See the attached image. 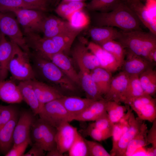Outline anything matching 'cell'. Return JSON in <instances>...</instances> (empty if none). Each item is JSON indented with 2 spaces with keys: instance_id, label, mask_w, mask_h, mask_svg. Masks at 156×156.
Listing matches in <instances>:
<instances>
[{
  "instance_id": "52",
  "label": "cell",
  "mask_w": 156,
  "mask_h": 156,
  "mask_svg": "<svg viewBox=\"0 0 156 156\" xmlns=\"http://www.w3.org/2000/svg\"><path fill=\"white\" fill-rule=\"evenodd\" d=\"M85 0H62L61 3H65L70 2H83Z\"/></svg>"
},
{
  "instance_id": "5",
  "label": "cell",
  "mask_w": 156,
  "mask_h": 156,
  "mask_svg": "<svg viewBox=\"0 0 156 156\" xmlns=\"http://www.w3.org/2000/svg\"><path fill=\"white\" fill-rule=\"evenodd\" d=\"M38 114L42 120L56 128L63 123L73 120L60 99L44 104Z\"/></svg>"
},
{
  "instance_id": "54",
  "label": "cell",
  "mask_w": 156,
  "mask_h": 156,
  "mask_svg": "<svg viewBox=\"0 0 156 156\" xmlns=\"http://www.w3.org/2000/svg\"><path fill=\"white\" fill-rule=\"evenodd\" d=\"M141 0H129L128 1H127V2H128L129 1H140ZM147 1H153V0H146Z\"/></svg>"
},
{
  "instance_id": "24",
  "label": "cell",
  "mask_w": 156,
  "mask_h": 156,
  "mask_svg": "<svg viewBox=\"0 0 156 156\" xmlns=\"http://www.w3.org/2000/svg\"><path fill=\"white\" fill-rule=\"evenodd\" d=\"M64 107L74 118L84 111L94 101L88 98L64 96L60 99Z\"/></svg>"
},
{
  "instance_id": "28",
  "label": "cell",
  "mask_w": 156,
  "mask_h": 156,
  "mask_svg": "<svg viewBox=\"0 0 156 156\" xmlns=\"http://www.w3.org/2000/svg\"><path fill=\"white\" fill-rule=\"evenodd\" d=\"M90 74L100 94L103 96L107 94L109 89L112 77V73L101 67L91 71Z\"/></svg>"
},
{
  "instance_id": "49",
  "label": "cell",
  "mask_w": 156,
  "mask_h": 156,
  "mask_svg": "<svg viewBox=\"0 0 156 156\" xmlns=\"http://www.w3.org/2000/svg\"><path fill=\"white\" fill-rule=\"evenodd\" d=\"M44 151L40 146L33 144L31 148L23 156H43L45 155Z\"/></svg>"
},
{
  "instance_id": "30",
  "label": "cell",
  "mask_w": 156,
  "mask_h": 156,
  "mask_svg": "<svg viewBox=\"0 0 156 156\" xmlns=\"http://www.w3.org/2000/svg\"><path fill=\"white\" fill-rule=\"evenodd\" d=\"M38 119L42 132V148L48 151L57 148L55 140L56 128L40 118Z\"/></svg>"
},
{
  "instance_id": "40",
  "label": "cell",
  "mask_w": 156,
  "mask_h": 156,
  "mask_svg": "<svg viewBox=\"0 0 156 156\" xmlns=\"http://www.w3.org/2000/svg\"><path fill=\"white\" fill-rule=\"evenodd\" d=\"M18 8L37 10L36 7L23 0H0L1 12H10L12 10Z\"/></svg>"
},
{
  "instance_id": "17",
  "label": "cell",
  "mask_w": 156,
  "mask_h": 156,
  "mask_svg": "<svg viewBox=\"0 0 156 156\" xmlns=\"http://www.w3.org/2000/svg\"><path fill=\"white\" fill-rule=\"evenodd\" d=\"M71 28L67 21L54 16H46L43 22L41 32L45 38L57 36Z\"/></svg>"
},
{
  "instance_id": "57",
  "label": "cell",
  "mask_w": 156,
  "mask_h": 156,
  "mask_svg": "<svg viewBox=\"0 0 156 156\" xmlns=\"http://www.w3.org/2000/svg\"><path fill=\"white\" fill-rule=\"evenodd\" d=\"M1 33L0 32V40L1 38Z\"/></svg>"
},
{
  "instance_id": "48",
  "label": "cell",
  "mask_w": 156,
  "mask_h": 156,
  "mask_svg": "<svg viewBox=\"0 0 156 156\" xmlns=\"http://www.w3.org/2000/svg\"><path fill=\"white\" fill-rule=\"evenodd\" d=\"M152 123L151 127L147 132V140L149 144H151L152 147L156 149V119Z\"/></svg>"
},
{
  "instance_id": "20",
  "label": "cell",
  "mask_w": 156,
  "mask_h": 156,
  "mask_svg": "<svg viewBox=\"0 0 156 156\" xmlns=\"http://www.w3.org/2000/svg\"><path fill=\"white\" fill-rule=\"evenodd\" d=\"M125 2L141 22L149 29L151 32L156 35L155 20H153L151 17L146 6L140 1H129Z\"/></svg>"
},
{
  "instance_id": "41",
  "label": "cell",
  "mask_w": 156,
  "mask_h": 156,
  "mask_svg": "<svg viewBox=\"0 0 156 156\" xmlns=\"http://www.w3.org/2000/svg\"><path fill=\"white\" fill-rule=\"evenodd\" d=\"M91 123L96 128L112 137L113 124L110 121L107 113Z\"/></svg>"
},
{
  "instance_id": "7",
  "label": "cell",
  "mask_w": 156,
  "mask_h": 156,
  "mask_svg": "<svg viewBox=\"0 0 156 156\" xmlns=\"http://www.w3.org/2000/svg\"><path fill=\"white\" fill-rule=\"evenodd\" d=\"M123 103L130 107L141 120L152 123L156 119V100L153 96L144 94Z\"/></svg>"
},
{
  "instance_id": "4",
  "label": "cell",
  "mask_w": 156,
  "mask_h": 156,
  "mask_svg": "<svg viewBox=\"0 0 156 156\" xmlns=\"http://www.w3.org/2000/svg\"><path fill=\"white\" fill-rule=\"evenodd\" d=\"M30 56L15 44L8 67V71L14 79L20 81L36 79V73L30 63Z\"/></svg>"
},
{
  "instance_id": "14",
  "label": "cell",
  "mask_w": 156,
  "mask_h": 156,
  "mask_svg": "<svg viewBox=\"0 0 156 156\" xmlns=\"http://www.w3.org/2000/svg\"><path fill=\"white\" fill-rule=\"evenodd\" d=\"M87 45L89 50L98 58L101 68L112 73L121 67L114 57L100 45L92 41L90 42Z\"/></svg>"
},
{
  "instance_id": "35",
  "label": "cell",
  "mask_w": 156,
  "mask_h": 156,
  "mask_svg": "<svg viewBox=\"0 0 156 156\" xmlns=\"http://www.w3.org/2000/svg\"><path fill=\"white\" fill-rule=\"evenodd\" d=\"M100 46L114 57L121 67L125 60L126 51L121 44L115 40H112L106 42Z\"/></svg>"
},
{
  "instance_id": "34",
  "label": "cell",
  "mask_w": 156,
  "mask_h": 156,
  "mask_svg": "<svg viewBox=\"0 0 156 156\" xmlns=\"http://www.w3.org/2000/svg\"><path fill=\"white\" fill-rule=\"evenodd\" d=\"M144 94L140 81L139 75H130L121 102L123 103L127 99L138 97Z\"/></svg>"
},
{
  "instance_id": "15",
  "label": "cell",
  "mask_w": 156,
  "mask_h": 156,
  "mask_svg": "<svg viewBox=\"0 0 156 156\" xmlns=\"http://www.w3.org/2000/svg\"><path fill=\"white\" fill-rule=\"evenodd\" d=\"M130 75L122 71L112 77L109 89L104 98L120 103L127 88Z\"/></svg>"
},
{
  "instance_id": "26",
  "label": "cell",
  "mask_w": 156,
  "mask_h": 156,
  "mask_svg": "<svg viewBox=\"0 0 156 156\" xmlns=\"http://www.w3.org/2000/svg\"><path fill=\"white\" fill-rule=\"evenodd\" d=\"M17 115L0 128V151L5 155L12 147L13 135Z\"/></svg>"
},
{
  "instance_id": "51",
  "label": "cell",
  "mask_w": 156,
  "mask_h": 156,
  "mask_svg": "<svg viewBox=\"0 0 156 156\" xmlns=\"http://www.w3.org/2000/svg\"><path fill=\"white\" fill-rule=\"evenodd\" d=\"M63 154L61 153L57 148L48 151L46 155L47 156H62Z\"/></svg>"
},
{
  "instance_id": "8",
  "label": "cell",
  "mask_w": 156,
  "mask_h": 156,
  "mask_svg": "<svg viewBox=\"0 0 156 156\" xmlns=\"http://www.w3.org/2000/svg\"><path fill=\"white\" fill-rule=\"evenodd\" d=\"M0 32L8 36L11 41L30 55V49L26 44L17 20L8 12H0Z\"/></svg>"
},
{
  "instance_id": "2",
  "label": "cell",
  "mask_w": 156,
  "mask_h": 156,
  "mask_svg": "<svg viewBox=\"0 0 156 156\" xmlns=\"http://www.w3.org/2000/svg\"><path fill=\"white\" fill-rule=\"evenodd\" d=\"M116 40L121 44L126 51L146 60L149 53L156 49V35L142 30L120 31Z\"/></svg>"
},
{
  "instance_id": "1",
  "label": "cell",
  "mask_w": 156,
  "mask_h": 156,
  "mask_svg": "<svg viewBox=\"0 0 156 156\" xmlns=\"http://www.w3.org/2000/svg\"><path fill=\"white\" fill-rule=\"evenodd\" d=\"M90 18L94 26L116 27L124 31L142 30L141 23L126 3L120 1L107 12H92Z\"/></svg>"
},
{
  "instance_id": "39",
  "label": "cell",
  "mask_w": 156,
  "mask_h": 156,
  "mask_svg": "<svg viewBox=\"0 0 156 156\" xmlns=\"http://www.w3.org/2000/svg\"><path fill=\"white\" fill-rule=\"evenodd\" d=\"M68 152L70 156H89L86 139L79 132Z\"/></svg>"
},
{
  "instance_id": "9",
  "label": "cell",
  "mask_w": 156,
  "mask_h": 156,
  "mask_svg": "<svg viewBox=\"0 0 156 156\" xmlns=\"http://www.w3.org/2000/svg\"><path fill=\"white\" fill-rule=\"evenodd\" d=\"M87 45L86 41L80 40L73 47L71 54L80 70L90 71L101 67L98 58L89 50Z\"/></svg>"
},
{
  "instance_id": "19",
  "label": "cell",
  "mask_w": 156,
  "mask_h": 156,
  "mask_svg": "<svg viewBox=\"0 0 156 156\" xmlns=\"http://www.w3.org/2000/svg\"><path fill=\"white\" fill-rule=\"evenodd\" d=\"M46 58L56 65L76 84L80 85L78 73L75 69L70 59L64 53H57Z\"/></svg>"
},
{
  "instance_id": "42",
  "label": "cell",
  "mask_w": 156,
  "mask_h": 156,
  "mask_svg": "<svg viewBox=\"0 0 156 156\" xmlns=\"http://www.w3.org/2000/svg\"><path fill=\"white\" fill-rule=\"evenodd\" d=\"M88 146L89 156H111L105 148L100 144L93 141L86 139Z\"/></svg>"
},
{
  "instance_id": "43",
  "label": "cell",
  "mask_w": 156,
  "mask_h": 156,
  "mask_svg": "<svg viewBox=\"0 0 156 156\" xmlns=\"http://www.w3.org/2000/svg\"><path fill=\"white\" fill-rule=\"evenodd\" d=\"M0 112L1 120V127L17 115L16 109L11 105L4 106L0 105Z\"/></svg>"
},
{
  "instance_id": "31",
  "label": "cell",
  "mask_w": 156,
  "mask_h": 156,
  "mask_svg": "<svg viewBox=\"0 0 156 156\" xmlns=\"http://www.w3.org/2000/svg\"><path fill=\"white\" fill-rule=\"evenodd\" d=\"M148 131L146 124L143 122L138 132L128 144L124 156H132L137 150L149 145L146 138Z\"/></svg>"
},
{
  "instance_id": "27",
  "label": "cell",
  "mask_w": 156,
  "mask_h": 156,
  "mask_svg": "<svg viewBox=\"0 0 156 156\" xmlns=\"http://www.w3.org/2000/svg\"><path fill=\"white\" fill-rule=\"evenodd\" d=\"M90 72L80 70L78 73L80 85L85 92L87 98L94 100L104 99L93 81Z\"/></svg>"
},
{
  "instance_id": "11",
  "label": "cell",
  "mask_w": 156,
  "mask_h": 156,
  "mask_svg": "<svg viewBox=\"0 0 156 156\" xmlns=\"http://www.w3.org/2000/svg\"><path fill=\"white\" fill-rule=\"evenodd\" d=\"M78 132L77 128L68 122L63 123L56 128L55 137L56 147L61 153L68 152Z\"/></svg>"
},
{
  "instance_id": "12",
  "label": "cell",
  "mask_w": 156,
  "mask_h": 156,
  "mask_svg": "<svg viewBox=\"0 0 156 156\" xmlns=\"http://www.w3.org/2000/svg\"><path fill=\"white\" fill-rule=\"evenodd\" d=\"M126 59L125 60L121 67L122 71L130 76L139 75L147 69L153 68L155 65L145 58L129 52L126 51Z\"/></svg>"
},
{
  "instance_id": "25",
  "label": "cell",
  "mask_w": 156,
  "mask_h": 156,
  "mask_svg": "<svg viewBox=\"0 0 156 156\" xmlns=\"http://www.w3.org/2000/svg\"><path fill=\"white\" fill-rule=\"evenodd\" d=\"M119 33V31L116 28L108 26H93L88 31L92 42L100 45L110 40H116Z\"/></svg>"
},
{
  "instance_id": "47",
  "label": "cell",
  "mask_w": 156,
  "mask_h": 156,
  "mask_svg": "<svg viewBox=\"0 0 156 156\" xmlns=\"http://www.w3.org/2000/svg\"><path fill=\"white\" fill-rule=\"evenodd\" d=\"M31 129V137L34 142L33 144H37L42 147V132L38 119L35 120L32 126Z\"/></svg>"
},
{
  "instance_id": "44",
  "label": "cell",
  "mask_w": 156,
  "mask_h": 156,
  "mask_svg": "<svg viewBox=\"0 0 156 156\" xmlns=\"http://www.w3.org/2000/svg\"><path fill=\"white\" fill-rule=\"evenodd\" d=\"M84 132L94 140L99 142L104 141L110 137L108 134L96 128L91 123L84 130Z\"/></svg>"
},
{
  "instance_id": "21",
  "label": "cell",
  "mask_w": 156,
  "mask_h": 156,
  "mask_svg": "<svg viewBox=\"0 0 156 156\" xmlns=\"http://www.w3.org/2000/svg\"><path fill=\"white\" fill-rule=\"evenodd\" d=\"M18 86L23 100L29 106L35 116L38 114L44 104L41 103L38 99L30 80L20 81Z\"/></svg>"
},
{
  "instance_id": "56",
  "label": "cell",
  "mask_w": 156,
  "mask_h": 156,
  "mask_svg": "<svg viewBox=\"0 0 156 156\" xmlns=\"http://www.w3.org/2000/svg\"><path fill=\"white\" fill-rule=\"evenodd\" d=\"M128 0H122V1H123L124 2H126L128 1Z\"/></svg>"
},
{
  "instance_id": "6",
  "label": "cell",
  "mask_w": 156,
  "mask_h": 156,
  "mask_svg": "<svg viewBox=\"0 0 156 156\" xmlns=\"http://www.w3.org/2000/svg\"><path fill=\"white\" fill-rule=\"evenodd\" d=\"M10 12L16 15L24 34L41 32L42 24L46 16L44 12L36 9L18 8L12 10Z\"/></svg>"
},
{
  "instance_id": "50",
  "label": "cell",
  "mask_w": 156,
  "mask_h": 156,
  "mask_svg": "<svg viewBox=\"0 0 156 156\" xmlns=\"http://www.w3.org/2000/svg\"><path fill=\"white\" fill-rule=\"evenodd\" d=\"M147 60L155 64L156 62V49L152 51L149 53Z\"/></svg>"
},
{
  "instance_id": "29",
  "label": "cell",
  "mask_w": 156,
  "mask_h": 156,
  "mask_svg": "<svg viewBox=\"0 0 156 156\" xmlns=\"http://www.w3.org/2000/svg\"><path fill=\"white\" fill-rule=\"evenodd\" d=\"M127 111L119 122L113 124L112 136V147L110 153L111 156H114L119 140L128 128L129 119L132 110L129 107Z\"/></svg>"
},
{
  "instance_id": "16",
  "label": "cell",
  "mask_w": 156,
  "mask_h": 156,
  "mask_svg": "<svg viewBox=\"0 0 156 156\" xmlns=\"http://www.w3.org/2000/svg\"><path fill=\"white\" fill-rule=\"evenodd\" d=\"M36 95L40 103L44 104L60 99L64 96L56 87L36 79L30 80Z\"/></svg>"
},
{
  "instance_id": "37",
  "label": "cell",
  "mask_w": 156,
  "mask_h": 156,
  "mask_svg": "<svg viewBox=\"0 0 156 156\" xmlns=\"http://www.w3.org/2000/svg\"><path fill=\"white\" fill-rule=\"evenodd\" d=\"M121 0H92L86 8L91 12H107L112 10Z\"/></svg>"
},
{
  "instance_id": "46",
  "label": "cell",
  "mask_w": 156,
  "mask_h": 156,
  "mask_svg": "<svg viewBox=\"0 0 156 156\" xmlns=\"http://www.w3.org/2000/svg\"><path fill=\"white\" fill-rule=\"evenodd\" d=\"M28 4L43 12L47 11L50 6L55 4V0H23Z\"/></svg>"
},
{
  "instance_id": "23",
  "label": "cell",
  "mask_w": 156,
  "mask_h": 156,
  "mask_svg": "<svg viewBox=\"0 0 156 156\" xmlns=\"http://www.w3.org/2000/svg\"><path fill=\"white\" fill-rule=\"evenodd\" d=\"M0 100L11 104L21 102L23 99L18 85L10 80H0Z\"/></svg>"
},
{
  "instance_id": "18",
  "label": "cell",
  "mask_w": 156,
  "mask_h": 156,
  "mask_svg": "<svg viewBox=\"0 0 156 156\" xmlns=\"http://www.w3.org/2000/svg\"><path fill=\"white\" fill-rule=\"evenodd\" d=\"M16 44L8 41L1 33L0 40V80L5 79L7 77L9 63L13 53Z\"/></svg>"
},
{
  "instance_id": "38",
  "label": "cell",
  "mask_w": 156,
  "mask_h": 156,
  "mask_svg": "<svg viewBox=\"0 0 156 156\" xmlns=\"http://www.w3.org/2000/svg\"><path fill=\"white\" fill-rule=\"evenodd\" d=\"M86 4L84 2H70L60 3L55 10V13L60 17L66 19L74 12L86 8Z\"/></svg>"
},
{
  "instance_id": "22",
  "label": "cell",
  "mask_w": 156,
  "mask_h": 156,
  "mask_svg": "<svg viewBox=\"0 0 156 156\" xmlns=\"http://www.w3.org/2000/svg\"><path fill=\"white\" fill-rule=\"evenodd\" d=\"M106 102L104 99L94 101L81 113L75 117L74 120L82 122L95 121L107 113Z\"/></svg>"
},
{
  "instance_id": "3",
  "label": "cell",
  "mask_w": 156,
  "mask_h": 156,
  "mask_svg": "<svg viewBox=\"0 0 156 156\" xmlns=\"http://www.w3.org/2000/svg\"><path fill=\"white\" fill-rule=\"evenodd\" d=\"M32 55L36 70L44 80L60 91L76 90V84L52 62L34 53Z\"/></svg>"
},
{
  "instance_id": "45",
  "label": "cell",
  "mask_w": 156,
  "mask_h": 156,
  "mask_svg": "<svg viewBox=\"0 0 156 156\" xmlns=\"http://www.w3.org/2000/svg\"><path fill=\"white\" fill-rule=\"evenodd\" d=\"M31 143L28 140L20 144L13 145L10 150L5 155V156H23L28 145Z\"/></svg>"
},
{
  "instance_id": "32",
  "label": "cell",
  "mask_w": 156,
  "mask_h": 156,
  "mask_svg": "<svg viewBox=\"0 0 156 156\" xmlns=\"http://www.w3.org/2000/svg\"><path fill=\"white\" fill-rule=\"evenodd\" d=\"M140 81L145 94L152 96L156 92V71L153 68L147 69L139 75Z\"/></svg>"
},
{
  "instance_id": "36",
  "label": "cell",
  "mask_w": 156,
  "mask_h": 156,
  "mask_svg": "<svg viewBox=\"0 0 156 156\" xmlns=\"http://www.w3.org/2000/svg\"><path fill=\"white\" fill-rule=\"evenodd\" d=\"M129 107L120 105L114 101H107L106 109L111 122L114 124L119 122L126 114Z\"/></svg>"
},
{
  "instance_id": "53",
  "label": "cell",
  "mask_w": 156,
  "mask_h": 156,
  "mask_svg": "<svg viewBox=\"0 0 156 156\" xmlns=\"http://www.w3.org/2000/svg\"><path fill=\"white\" fill-rule=\"evenodd\" d=\"M1 114L0 112V128L1 127Z\"/></svg>"
},
{
  "instance_id": "33",
  "label": "cell",
  "mask_w": 156,
  "mask_h": 156,
  "mask_svg": "<svg viewBox=\"0 0 156 156\" xmlns=\"http://www.w3.org/2000/svg\"><path fill=\"white\" fill-rule=\"evenodd\" d=\"M66 20L72 28L81 31L87 28L91 22L90 17L83 9L73 12Z\"/></svg>"
},
{
  "instance_id": "55",
  "label": "cell",
  "mask_w": 156,
  "mask_h": 156,
  "mask_svg": "<svg viewBox=\"0 0 156 156\" xmlns=\"http://www.w3.org/2000/svg\"><path fill=\"white\" fill-rule=\"evenodd\" d=\"M59 0H55V2L56 4H57Z\"/></svg>"
},
{
  "instance_id": "10",
  "label": "cell",
  "mask_w": 156,
  "mask_h": 156,
  "mask_svg": "<svg viewBox=\"0 0 156 156\" xmlns=\"http://www.w3.org/2000/svg\"><path fill=\"white\" fill-rule=\"evenodd\" d=\"M34 116L33 113L28 111H23L21 114L14 130L13 145L31 140L30 132L35 120Z\"/></svg>"
},
{
  "instance_id": "13",
  "label": "cell",
  "mask_w": 156,
  "mask_h": 156,
  "mask_svg": "<svg viewBox=\"0 0 156 156\" xmlns=\"http://www.w3.org/2000/svg\"><path fill=\"white\" fill-rule=\"evenodd\" d=\"M128 122V128L119 140L114 156H124L128 144L138 132L143 122V120L135 117L132 112L130 115Z\"/></svg>"
}]
</instances>
